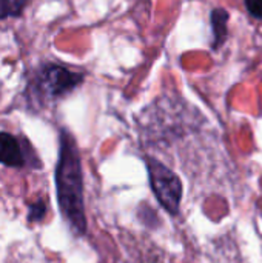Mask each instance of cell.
Segmentation results:
<instances>
[{
	"label": "cell",
	"instance_id": "cell-1",
	"mask_svg": "<svg viewBox=\"0 0 262 263\" xmlns=\"http://www.w3.org/2000/svg\"><path fill=\"white\" fill-rule=\"evenodd\" d=\"M56 196L60 213L76 236L86 233V216L83 200V176L77 143L66 129L60 131L59 159L54 173Z\"/></svg>",
	"mask_w": 262,
	"mask_h": 263
},
{
	"label": "cell",
	"instance_id": "cell-2",
	"mask_svg": "<svg viewBox=\"0 0 262 263\" xmlns=\"http://www.w3.org/2000/svg\"><path fill=\"white\" fill-rule=\"evenodd\" d=\"M83 82V74L65 66L48 63L37 69L29 83V89L40 99L54 100L74 91Z\"/></svg>",
	"mask_w": 262,
	"mask_h": 263
},
{
	"label": "cell",
	"instance_id": "cell-3",
	"mask_svg": "<svg viewBox=\"0 0 262 263\" xmlns=\"http://www.w3.org/2000/svg\"><path fill=\"white\" fill-rule=\"evenodd\" d=\"M150 186L153 190L154 197L162 205L165 211L171 216L179 214L181 202H182V182L174 171L165 166L154 157H145Z\"/></svg>",
	"mask_w": 262,
	"mask_h": 263
},
{
	"label": "cell",
	"instance_id": "cell-4",
	"mask_svg": "<svg viewBox=\"0 0 262 263\" xmlns=\"http://www.w3.org/2000/svg\"><path fill=\"white\" fill-rule=\"evenodd\" d=\"M0 163L9 168H22L26 163H32L28 159L22 143L9 133H0Z\"/></svg>",
	"mask_w": 262,
	"mask_h": 263
},
{
	"label": "cell",
	"instance_id": "cell-5",
	"mask_svg": "<svg viewBox=\"0 0 262 263\" xmlns=\"http://www.w3.org/2000/svg\"><path fill=\"white\" fill-rule=\"evenodd\" d=\"M210 20H212V29H213V48L218 49L227 39L229 12L222 8H216L212 11Z\"/></svg>",
	"mask_w": 262,
	"mask_h": 263
},
{
	"label": "cell",
	"instance_id": "cell-6",
	"mask_svg": "<svg viewBox=\"0 0 262 263\" xmlns=\"http://www.w3.org/2000/svg\"><path fill=\"white\" fill-rule=\"evenodd\" d=\"M26 3L28 0H0V20L20 15Z\"/></svg>",
	"mask_w": 262,
	"mask_h": 263
},
{
	"label": "cell",
	"instance_id": "cell-7",
	"mask_svg": "<svg viewBox=\"0 0 262 263\" xmlns=\"http://www.w3.org/2000/svg\"><path fill=\"white\" fill-rule=\"evenodd\" d=\"M46 216V203L43 200H37L29 203L28 206V222L29 223H39Z\"/></svg>",
	"mask_w": 262,
	"mask_h": 263
},
{
	"label": "cell",
	"instance_id": "cell-8",
	"mask_svg": "<svg viewBox=\"0 0 262 263\" xmlns=\"http://www.w3.org/2000/svg\"><path fill=\"white\" fill-rule=\"evenodd\" d=\"M246 8L255 18L262 20V0H246Z\"/></svg>",
	"mask_w": 262,
	"mask_h": 263
}]
</instances>
